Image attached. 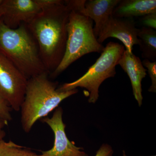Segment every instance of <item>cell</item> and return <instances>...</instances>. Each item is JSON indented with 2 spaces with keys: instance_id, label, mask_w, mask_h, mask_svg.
<instances>
[{
  "instance_id": "6da1fadb",
  "label": "cell",
  "mask_w": 156,
  "mask_h": 156,
  "mask_svg": "<svg viewBox=\"0 0 156 156\" xmlns=\"http://www.w3.org/2000/svg\"><path fill=\"white\" fill-rule=\"evenodd\" d=\"M70 11L65 1L59 0L44 9L27 24L36 41L41 58L50 75L57 68L64 56Z\"/></svg>"
},
{
  "instance_id": "7a4b0ae2",
  "label": "cell",
  "mask_w": 156,
  "mask_h": 156,
  "mask_svg": "<svg viewBox=\"0 0 156 156\" xmlns=\"http://www.w3.org/2000/svg\"><path fill=\"white\" fill-rule=\"evenodd\" d=\"M48 73L28 79L23 102L20 107L23 130L29 133L38 120L47 117L62 101L78 92L77 89L57 91L58 82L50 80Z\"/></svg>"
},
{
  "instance_id": "3957f363",
  "label": "cell",
  "mask_w": 156,
  "mask_h": 156,
  "mask_svg": "<svg viewBox=\"0 0 156 156\" xmlns=\"http://www.w3.org/2000/svg\"><path fill=\"white\" fill-rule=\"evenodd\" d=\"M0 52L28 80L48 73L40 56L36 41L27 24L11 29L0 19Z\"/></svg>"
},
{
  "instance_id": "277c9868",
  "label": "cell",
  "mask_w": 156,
  "mask_h": 156,
  "mask_svg": "<svg viewBox=\"0 0 156 156\" xmlns=\"http://www.w3.org/2000/svg\"><path fill=\"white\" fill-rule=\"evenodd\" d=\"M65 1L71 9L67 25V42L62 60L49 75L52 78L58 76L84 55L91 53H101L105 48L95 36L93 21L80 11L82 0Z\"/></svg>"
},
{
  "instance_id": "5b68a950",
  "label": "cell",
  "mask_w": 156,
  "mask_h": 156,
  "mask_svg": "<svg viewBox=\"0 0 156 156\" xmlns=\"http://www.w3.org/2000/svg\"><path fill=\"white\" fill-rule=\"evenodd\" d=\"M125 50L122 45L110 42L85 74L74 82L62 84L57 88V91L66 92L78 87L84 88V94L89 97V103H95L99 97L100 85L106 79L115 75L116 66Z\"/></svg>"
},
{
  "instance_id": "8992f818",
  "label": "cell",
  "mask_w": 156,
  "mask_h": 156,
  "mask_svg": "<svg viewBox=\"0 0 156 156\" xmlns=\"http://www.w3.org/2000/svg\"><path fill=\"white\" fill-rule=\"evenodd\" d=\"M28 80L0 52V98L15 111H20Z\"/></svg>"
},
{
  "instance_id": "52a82bcc",
  "label": "cell",
  "mask_w": 156,
  "mask_h": 156,
  "mask_svg": "<svg viewBox=\"0 0 156 156\" xmlns=\"http://www.w3.org/2000/svg\"><path fill=\"white\" fill-rule=\"evenodd\" d=\"M0 7L4 11L1 19L11 29L28 24L44 10L41 0H0Z\"/></svg>"
},
{
  "instance_id": "ba28073f",
  "label": "cell",
  "mask_w": 156,
  "mask_h": 156,
  "mask_svg": "<svg viewBox=\"0 0 156 156\" xmlns=\"http://www.w3.org/2000/svg\"><path fill=\"white\" fill-rule=\"evenodd\" d=\"M62 114L63 110L59 107L56 109L51 118L46 117L41 119L52 129L54 133V142L51 149L42 151L38 156H89L82 151V148L76 146L74 143L71 142L68 138Z\"/></svg>"
},
{
  "instance_id": "9c48e42d",
  "label": "cell",
  "mask_w": 156,
  "mask_h": 156,
  "mask_svg": "<svg viewBox=\"0 0 156 156\" xmlns=\"http://www.w3.org/2000/svg\"><path fill=\"white\" fill-rule=\"evenodd\" d=\"M135 25L134 18L112 16L99 32L98 41L101 44L108 38H115L124 44L127 51L132 53L133 46L138 44L140 29L136 28Z\"/></svg>"
},
{
  "instance_id": "30bf717a",
  "label": "cell",
  "mask_w": 156,
  "mask_h": 156,
  "mask_svg": "<svg viewBox=\"0 0 156 156\" xmlns=\"http://www.w3.org/2000/svg\"><path fill=\"white\" fill-rule=\"evenodd\" d=\"M120 2V0H82L80 11L95 22L93 30L97 39L101 30L112 16L114 9Z\"/></svg>"
},
{
  "instance_id": "8fae6325",
  "label": "cell",
  "mask_w": 156,
  "mask_h": 156,
  "mask_svg": "<svg viewBox=\"0 0 156 156\" xmlns=\"http://www.w3.org/2000/svg\"><path fill=\"white\" fill-rule=\"evenodd\" d=\"M118 65L121 66L130 78L133 95L139 106H141L143 100L141 82L146 76L147 70L143 65L139 57L126 50L124 51L118 62Z\"/></svg>"
},
{
  "instance_id": "7c38bea8",
  "label": "cell",
  "mask_w": 156,
  "mask_h": 156,
  "mask_svg": "<svg viewBox=\"0 0 156 156\" xmlns=\"http://www.w3.org/2000/svg\"><path fill=\"white\" fill-rule=\"evenodd\" d=\"M155 13L156 0H120L114 9L112 16L134 18Z\"/></svg>"
},
{
  "instance_id": "4fadbf2b",
  "label": "cell",
  "mask_w": 156,
  "mask_h": 156,
  "mask_svg": "<svg viewBox=\"0 0 156 156\" xmlns=\"http://www.w3.org/2000/svg\"><path fill=\"white\" fill-rule=\"evenodd\" d=\"M138 44L143 58L156 61V31L142 27L138 34Z\"/></svg>"
},
{
  "instance_id": "5bb4252c",
  "label": "cell",
  "mask_w": 156,
  "mask_h": 156,
  "mask_svg": "<svg viewBox=\"0 0 156 156\" xmlns=\"http://www.w3.org/2000/svg\"><path fill=\"white\" fill-rule=\"evenodd\" d=\"M0 156H38L28 149L10 140H3L0 142Z\"/></svg>"
},
{
  "instance_id": "9a60e30c",
  "label": "cell",
  "mask_w": 156,
  "mask_h": 156,
  "mask_svg": "<svg viewBox=\"0 0 156 156\" xmlns=\"http://www.w3.org/2000/svg\"><path fill=\"white\" fill-rule=\"evenodd\" d=\"M143 65L146 68L148 73L151 79V84L149 88L148 91L155 93L156 92V61H151L147 59H144L142 62Z\"/></svg>"
},
{
  "instance_id": "2e32d148",
  "label": "cell",
  "mask_w": 156,
  "mask_h": 156,
  "mask_svg": "<svg viewBox=\"0 0 156 156\" xmlns=\"http://www.w3.org/2000/svg\"><path fill=\"white\" fill-rule=\"evenodd\" d=\"M12 110L9 105L0 98V119L8 122H11L12 120Z\"/></svg>"
},
{
  "instance_id": "e0dca14e",
  "label": "cell",
  "mask_w": 156,
  "mask_h": 156,
  "mask_svg": "<svg viewBox=\"0 0 156 156\" xmlns=\"http://www.w3.org/2000/svg\"><path fill=\"white\" fill-rule=\"evenodd\" d=\"M140 23L143 27L156 29V13H153L143 16L140 19Z\"/></svg>"
},
{
  "instance_id": "ac0fdd59",
  "label": "cell",
  "mask_w": 156,
  "mask_h": 156,
  "mask_svg": "<svg viewBox=\"0 0 156 156\" xmlns=\"http://www.w3.org/2000/svg\"><path fill=\"white\" fill-rule=\"evenodd\" d=\"M113 154V151L111 147L108 144H103L97 151L95 156H112Z\"/></svg>"
},
{
  "instance_id": "d6986e66",
  "label": "cell",
  "mask_w": 156,
  "mask_h": 156,
  "mask_svg": "<svg viewBox=\"0 0 156 156\" xmlns=\"http://www.w3.org/2000/svg\"><path fill=\"white\" fill-rule=\"evenodd\" d=\"M8 122L0 119V129H3L6 126H8Z\"/></svg>"
},
{
  "instance_id": "ffe728a7",
  "label": "cell",
  "mask_w": 156,
  "mask_h": 156,
  "mask_svg": "<svg viewBox=\"0 0 156 156\" xmlns=\"http://www.w3.org/2000/svg\"><path fill=\"white\" fill-rule=\"evenodd\" d=\"M6 136V132L3 129H0V142L4 140Z\"/></svg>"
},
{
  "instance_id": "44dd1931",
  "label": "cell",
  "mask_w": 156,
  "mask_h": 156,
  "mask_svg": "<svg viewBox=\"0 0 156 156\" xmlns=\"http://www.w3.org/2000/svg\"><path fill=\"white\" fill-rule=\"evenodd\" d=\"M3 14H4V11H3L2 9L0 7V19H1V17L2 16Z\"/></svg>"
},
{
  "instance_id": "7402d4cb",
  "label": "cell",
  "mask_w": 156,
  "mask_h": 156,
  "mask_svg": "<svg viewBox=\"0 0 156 156\" xmlns=\"http://www.w3.org/2000/svg\"><path fill=\"white\" fill-rule=\"evenodd\" d=\"M123 156H127L126 154V153H125V151H123Z\"/></svg>"
}]
</instances>
